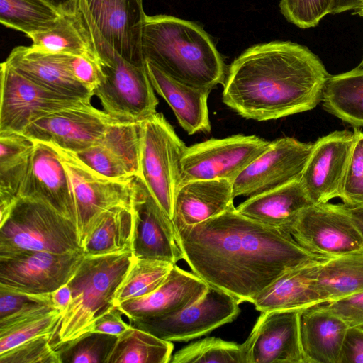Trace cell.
<instances>
[{
  "label": "cell",
  "mask_w": 363,
  "mask_h": 363,
  "mask_svg": "<svg viewBox=\"0 0 363 363\" xmlns=\"http://www.w3.org/2000/svg\"><path fill=\"white\" fill-rule=\"evenodd\" d=\"M145 66L154 90L167 102L181 127L189 135L209 133L208 97L211 91L177 81L147 60Z\"/></svg>",
  "instance_id": "cell-26"
},
{
  "label": "cell",
  "mask_w": 363,
  "mask_h": 363,
  "mask_svg": "<svg viewBox=\"0 0 363 363\" xmlns=\"http://www.w3.org/2000/svg\"><path fill=\"white\" fill-rule=\"evenodd\" d=\"M133 252L140 259L176 264L184 259L173 221L149 192L140 177L135 178Z\"/></svg>",
  "instance_id": "cell-17"
},
{
  "label": "cell",
  "mask_w": 363,
  "mask_h": 363,
  "mask_svg": "<svg viewBox=\"0 0 363 363\" xmlns=\"http://www.w3.org/2000/svg\"><path fill=\"white\" fill-rule=\"evenodd\" d=\"M184 259L194 274L239 303L255 298L285 272L325 260L283 230L250 219L234 206L177 232Z\"/></svg>",
  "instance_id": "cell-1"
},
{
  "label": "cell",
  "mask_w": 363,
  "mask_h": 363,
  "mask_svg": "<svg viewBox=\"0 0 363 363\" xmlns=\"http://www.w3.org/2000/svg\"><path fill=\"white\" fill-rule=\"evenodd\" d=\"M233 184L227 179H195L176 193L172 221L177 233L234 207Z\"/></svg>",
  "instance_id": "cell-23"
},
{
  "label": "cell",
  "mask_w": 363,
  "mask_h": 363,
  "mask_svg": "<svg viewBox=\"0 0 363 363\" xmlns=\"http://www.w3.org/2000/svg\"><path fill=\"white\" fill-rule=\"evenodd\" d=\"M115 121L91 102L66 108L30 124L23 132L33 142H41L74 153L96 144Z\"/></svg>",
  "instance_id": "cell-15"
},
{
  "label": "cell",
  "mask_w": 363,
  "mask_h": 363,
  "mask_svg": "<svg viewBox=\"0 0 363 363\" xmlns=\"http://www.w3.org/2000/svg\"><path fill=\"white\" fill-rule=\"evenodd\" d=\"M18 196L43 202L77 225L70 181L58 152L50 144L34 142Z\"/></svg>",
  "instance_id": "cell-19"
},
{
  "label": "cell",
  "mask_w": 363,
  "mask_h": 363,
  "mask_svg": "<svg viewBox=\"0 0 363 363\" xmlns=\"http://www.w3.org/2000/svg\"><path fill=\"white\" fill-rule=\"evenodd\" d=\"M141 48L147 60L170 77L211 91L223 84L226 66L208 35L197 24L168 15L146 16Z\"/></svg>",
  "instance_id": "cell-3"
},
{
  "label": "cell",
  "mask_w": 363,
  "mask_h": 363,
  "mask_svg": "<svg viewBox=\"0 0 363 363\" xmlns=\"http://www.w3.org/2000/svg\"><path fill=\"white\" fill-rule=\"evenodd\" d=\"M35 50L86 56L98 60L80 10L75 16H61L51 29L29 37Z\"/></svg>",
  "instance_id": "cell-32"
},
{
  "label": "cell",
  "mask_w": 363,
  "mask_h": 363,
  "mask_svg": "<svg viewBox=\"0 0 363 363\" xmlns=\"http://www.w3.org/2000/svg\"><path fill=\"white\" fill-rule=\"evenodd\" d=\"M69 55L43 52L31 47L14 48L5 62L32 82L65 95L91 101L92 92L73 75Z\"/></svg>",
  "instance_id": "cell-22"
},
{
  "label": "cell",
  "mask_w": 363,
  "mask_h": 363,
  "mask_svg": "<svg viewBox=\"0 0 363 363\" xmlns=\"http://www.w3.org/2000/svg\"><path fill=\"white\" fill-rule=\"evenodd\" d=\"M55 310L51 293L30 294L0 288V333Z\"/></svg>",
  "instance_id": "cell-37"
},
{
  "label": "cell",
  "mask_w": 363,
  "mask_h": 363,
  "mask_svg": "<svg viewBox=\"0 0 363 363\" xmlns=\"http://www.w3.org/2000/svg\"><path fill=\"white\" fill-rule=\"evenodd\" d=\"M62 312L55 310L0 333V354L39 336L53 335Z\"/></svg>",
  "instance_id": "cell-40"
},
{
  "label": "cell",
  "mask_w": 363,
  "mask_h": 363,
  "mask_svg": "<svg viewBox=\"0 0 363 363\" xmlns=\"http://www.w3.org/2000/svg\"><path fill=\"white\" fill-rule=\"evenodd\" d=\"M116 340V335L87 332L53 347L60 363H106Z\"/></svg>",
  "instance_id": "cell-39"
},
{
  "label": "cell",
  "mask_w": 363,
  "mask_h": 363,
  "mask_svg": "<svg viewBox=\"0 0 363 363\" xmlns=\"http://www.w3.org/2000/svg\"><path fill=\"white\" fill-rule=\"evenodd\" d=\"M334 0H280L281 13L301 28L316 26L330 13Z\"/></svg>",
  "instance_id": "cell-42"
},
{
  "label": "cell",
  "mask_w": 363,
  "mask_h": 363,
  "mask_svg": "<svg viewBox=\"0 0 363 363\" xmlns=\"http://www.w3.org/2000/svg\"><path fill=\"white\" fill-rule=\"evenodd\" d=\"M173 350L172 342L130 324L117 336L106 363H169Z\"/></svg>",
  "instance_id": "cell-33"
},
{
  "label": "cell",
  "mask_w": 363,
  "mask_h": 363,
  "mask_svg": "<svg viewBox=\"0 0 363 363\" xmlns=\"http://www.w3.org/2000/svg\"><path fill=\"white\" fill-rule=\"evenodd\" d=\"M104 154L133 177L140 172V123L113 121L97 142Z\"/></svg>",
  "instance_id": "cell-35"
},
{
  "label": "cell",
  "mask_w": 363,
  "mask_h": 363,
  "mask_svg": "<svg viewBox=\"0 0 363 363\" xmlns=\"http://www.w3.org/2000/svg\"><path fill=\"white\" fill-rule=\"evenodd\" d=\"M69 64L77 80L93 94L103 77L98 60L86 56L71 55Z\"/></svg>",
  "instance_id": "cell-45"
},
{
  "label": "cell",
  "mask_w": 363,
  "mask_h": 363,
  "mask_svg": "<svg viewBox=\"0 0 363 363\" xmlns=\"http://www.w3.org/2000/svg\"><path fill=\"white\" fill-rule=\"evenodd\" d=\"M348 325L320 305L299 310L298 329L303 363H340Z\"/></svg>",
  "instance_id": "cell-24"
},
{
  "label": "cell",
  "mask_w": 363,
  "mask_h": 363,
  "mask_svg": "<svg viewBox=\"0 0 363 363\" xmlns=\"http://www.w3.org/2000/svg\"><path fill=\"white\" fill-rule=\"evenodd\" d=\"M0 133H23L35 121L91 101L42 86L1 64Z\"/></svg>",
  "instance_id": "cell-10"
},
{
  "label": "cell",
  "mask_w": 363,
  "mask_h": 363,
  "mask_svg": "<svg viewBox=\"0 0 363 363\" xmlns=\"http://www.w3.org/2000/svg\"><path fill=\"white\" fill-rule=\"evenodd\" d=\"M51 298L55 308L65 312L72 301V291L67 283L52 291Z\"/></svg>",
  "instance_id": "cell-48"
},
{
  "label": "cell",
  "mask_w": 363,
  "mask_h": 363,
  "mask_svg": "<svg viewBox=\"0 0 363 363\" xmlns=\"http://www.w3.org/2000/svg\"><path fill=\"white\" fill-rule=\"evenodd\" d=\"M208 284L195 274L174 265L164 283L150 294L116 307L129 321L168 315L199 300Z\"/></svg>",
  "instance_id": "cell-21"
},
{
  "label": "cell",
  "mask_w": 363,
  "mask_h": 363,
  "mask_svg": "<svg viewBox=\"0 0 363 363\" xmlns=\"http://www.w3.org/2000/svg\"><path fill=\"white\" fill-rule=\"evenodd\" d=\"M84 21L103 75L93 94L104 111L116 121L134 123L156 113L158 100L145 66L122 58L104 40L91 17L86 16Z\"/></svg>",
  "instance_id": "cell-5"
},
{
  "label": "cell",
  "mask_w": 363,
  "mask_h": 363,
  "mask_svg": "<svg viewBox=\"0 0 363 363\" xmlns=\"http://www.w3.org/2000/svg\"><path fill=\"white\" fill-rule=\"evenodd\" d=\"M270 143L256 135L238 134L187 147L182 158L180 185L195 179H227L233 184Z\"/></svg>",
  "instance_id": "cell-11"
},
{
  "label": "cell",
  "mask_w": 363,
  "mask_h": 363,
  "mask_svg": "<svg viewBox=\"0 0 363 363\" xmlns=\"http://www.w3.org/2000/svg\"><path fill=\"white\" fill-rule=\"evenodd\" d=\"M323 261L312 260L285 272L255 298V309L261 313L301 310L323 303L315 286Z\"/></svg>",
  "instance_id": "cell-25"
},
{
  "label": "cell",
  "mask_w": 363,
  "mask_h": 363,
  "mask_svg": "<svg viewBox=\"0 0 363 363\" xmlns=\"http://www.w3.org/2000/svg\"><path fill=\"white\" fill-rule=\"evenodd\" d=\"M140 178L172 220L174 202L181 184L182 158L187 146L162 113L140 123Z\"/></svg>",
  "instance_id": "cell-7"
},
{
  "label": "cell",
  "mask_w": 363,
  "mask_h": 363,
  "mask_svg": "<svg viewBox=\"0 0 363 363\" xmlns=\"http://www.w3.org/2000/svg\"><path fill=\"white\" fill-rule=\"evenodd\" d=\"M329 77L308 48L290 41L250 47L231 64L223 101L247 119L266 121L313 109Z\"/></svg>",
  "instance_id": "cell-2"
},
{
  "label": "cell",
  "mask_w": 363,
  "mask_h": 363,
  "mask_svg": "<svg viewBox=\"0 0 363 363\" xmlns=\"http://www.w3.org/2000/svg\"><path fill=\"white\" fill-rule=\"evenodd\" d=\"M363 4V0H334L331 14L356 10Z\"/></svg>",
  "instance_id": "cell-50"
},
{
  "label": "cell",
  "mask_w": 363,
  "mask_h": 363,
  "mask_svg": "<svg viewBox=\"0 0 363 363\" xmlns=\"http://www.w3.org/2000/svg\"><path fill=\"white\" fill-rule=\"evenodd\" d=\"M340 363H363V327L348 328Z\"/></svg>",
  "instance_id": "cell-46"
},
{
  "label": "cell",
  "mask_w": 363,
  "mask_h": 363,
  "mask_svg": "<svg viewBox=\"0 0 363 363\" xmlns=\"http://www.w3.org/2000/svg\"><path fill=\"white\" fill-rule=\"evenodd\" d=\"M52 335L37 337L0 354V363H60Z\"/></svg>",
  "instance_id": "cell-43"
},
{
  "label": "cell",
  "mask_w": 363,
  "mask_h": 363,
  "mask_svg": "<svg viewBox=\"0 0 363 363\" xmlns=\"http://www.w3.org/2000/svg\"><path fill=\"white\" fill-rule=\"evenodd\" d=\"M62 16L77 15L81 6L82 0H43Z\"/></svg>",
  "instance_id": "cell-49"
},
{
  "label": "cell",
  "mask_w": 363,
  "mask_h": 363,
  "mask_svg": "<svg viewBox=\"0 0 363 363\" xmlns=\"http://www.w3.org/2000/svg\"><path fill=\"white\" fill-rule=\"evenodd\" d=\"M363 5V4H362Z\"/></svg>",
  "instance_id": "cell-54"
},
{
  "label": "cell",
  "mask_w": 363,
  "mask_h": 363,
  "mask_svg": "<svg viewBox=\"0 0 363 363\" xmlns=\"http://www.w3.org/2000/svg\"><path fill=\"white\" fill-rule=\"evenodd\" d=\"M313 147L290 137L271 142L233 181V197H252L300 179Z\"/></svg>",
  "instance_id": "cell-14"
},
{
  "label": "cell",
  "mask_w": 363,
  "mask_h": 363,
  "mask_svg": "<svg viewBox=\"0 0 363 363\" xmlns=\"http://www.w3.org/2000/svg\"><path fill=\"white\" fill-rule=\"evenodd\" d=\"M298 312H262L243 342L247 363H303Z\"/></svg>",
  "instance_id": "cell-20"
},
{
  "label": "cell",
  "mask_w": 363,
  "mask_h": 363,
  "mask_svg": "<svg viewBox=\"0 0 363 363\" xmlns=\"http://www.w3.org/2000/svg\"><path fill=\"white\" fill-rule=\"evenodd\" d=\"M312 205L300 179H298L249 197L236 209L250 219L289 233L300 214Z\"/></svg>",
  "instance_id": "cell-27"
},
{
  "label": "cell",
  "mask_w": 363,
  "mask_h": 363,
  "mask_svg": "<svg viewBox=\"0 0 363 363\" xmlns=\"http://www.w3.org/2000/svg\"><path fill=\"white\" fill-rule=\"evenodd\" d=\"M322 101L327 112L354 128L363 126V69L329 75Z\"/></svg>",
  "instance_id": "cell-31"
},
{
  "label": "cell",
  "mask_w": 363,
  "mask_h": 363,
  "mask_svg": "<svg viewBox=\"0 0 363 363\" xmlns=\"http://www.w3.org/2000/svg\"><path fill=\"white\" fill-rule=\"evenodd\" d=\"M61 15L43 0H0V22L27 36L53 28Z\"/></svg>",
  "instance_id": "cell-34"
},
{
  "label": "cell",
  "mask_w": 363,
  "mask_h": 363,
  "mask_svg": "<svg viewBox=\"0 0 363 363\" xmlns=\"http://www.w3.org/2000/svg\"><path fill=\"white\" fill-rule=\"evenodd\" d=\"M346 209L357 229L363 238V206L348 207Z\"/></svg>",
  "instance_id": "cell-51"
},
{
  "label": "cell",
  "mask_w": 363,
  "mask_h": 363,
  "mask_svg": "<svg viewBox=\"0 0 363 363\" xmlns=\"http://www.w3.org/2000/svg\"><path fill=\"white\" fill-rule=\"evenodd\" d=\"M53 147L70 181L77 212L79 242L82 247L101 213L115 206L132 208L135 177L127 180L106 177L83 163L74 153Z\"/></svg>",
  "instance_id": "cell-8"
},
{
  "label": "cell",
  "mask_w": 363,
  "mask_h": 363,
  "mask_svg": "<svg viewBox=\"0 0 363 363\" xmlns=\"http://www.w3.org/2000/svg\"><path fill=\"white\" fill-rule=\"evenodd\" d=\"M135 257L133 251L84 256L67 282L72 301L52 335V347L88 332L97 319L115 307V294Z\"/></svg>",
  "instance_id": "cell-4"
},
{
  "label": "cell",
  "mask_w": 363,
  "mask_h": 363,
  "mask_svg": "<svg viewBox=\"0 0 363 363\" xmlns=\"http://www.w3.org/2000/svg\"><path fill=\"white\" fill-rule=\"evenodd\" d=\"M29 251L82 252L77 225L47 204L19 197L0 224V257Z\"/></svg>",
  "instance_id": "cell-6"
},
{
  "label": "cell",
  "mask_w": 363,
  "mask_h": 363,
  "mask_svg": "<svg viewBox=\"0 0 363 363\" xmlns=\"http://www.w3.org/2000/svg\"><path fill=\"white\" fill-rule=\"evenodd\" d=\"M134 213L132 208L115 206L100 214L84 245V256L133 251Z\"/></svg>",
  "instance_id": "cell-29"
},
{
  "label": "cell",
  "mask_w": 363,
  "mask_h": 363,
  "mask_svg": "<svg viewBox=\"0 0 363 363\" xmlns=\"http://www.w3.org/2000/svg\"><path fill=\"white\" fill-rule=\"evenodd\" d=\"M84 255L29 251L0 257V288L30 294H50L72 277Z\"/></svg>",
  "instance_id": "cell-13"
},
{
  "label": "cell",
  "mask_w": 363,
  "mask_h": 363,
  "mask_svg": "<svg viewBox=\"0 0 363 363\" xmlns=\"http://www.w3.org/2000/svg\"><path fill=\"white\" fill-rule=\"evenodd\" d=\"M104 40L124 60L145 65L141 48L146 18L143 0H83Z\"/></svg>",
  "instance_id": "cell-18"
},
{
  "label": "cell",
  "mask_w": 363,
  "mask_h": 363,
  "mask_svg": "<svg viewBox=\"0 0 363 363\" xmlns=\"http://www.w3.org/2000/svg\"><path fill=\"white\" fill-rule=\"evenodd\" d=\"M174 264L163 260L135 257L115 294L114 306L155 291L164 283Z\"/></svg>",
  "instance_id": "cell-36"
},
{
  "label": "cell",
  "mask_w": 363,
  "mask_h": 363,
  "mask_svg": "<svg viewBox=\"0 0 363 363\" xmlns=\"http://www.w3.org/2000/svg\"><path fill=\"white\" fill-rule=\"evenodd\" d=\"M247 363L242 344L208 337L178 350L169 363Z\"/></svg>",
  "instance_id": "cell-38"
},
{
  "label": "cell",
  "mask_w": 363,
  "mask_h": 363,
  "mask_svg": "<svg viewBox=\"0 0 363 363\" xmlns=\"http://www.w3.org/2000/svg\"><path fill=\"white\" fill-rule=\"evenodd\" d=\"M316 289L323 303L363 291V247L320 264Z\"/></svg>",
  "instance_id": "cell-30"
},
{
  "label": "cell",
  "mask_w": 363,
  "mask_h": 363,
  "mask_svg": "<svg viewBox=\"0 0 363 363\" xmlns=\"http://www.w3.org/2000/svg\"><path fill=\"white\" fill-rule=\"evenodd\" d=\"M122 315L116 307H113L97 319L88 332L101 333L118 336L130 325V323L127 324L123 320Z\"/></svg>",
  "instance_id": "cell-47"
},
{
  "label": "cell",
  "mask_w": 363,
  "mask_h": 363,
  "mask_svg": "<svg viewBox=\"0 0 363 363\" xmlns=\"http://www.w3.org/2000/svg\"><path fill=\"white\" fill-rule=\"evenodd\" d=\"M355 140L347 130L333 131L318 138L300 178L313 204L340 198Z\"/></svg>",
  "instance_id": "cell-16"
},
{
  "label": "cell",
  "mask_w": 363,
  "mask_h": 363,
  "mask_svg": "<svg viewBox=\"0 0 363 363\" xmlns=\"http://www.w3.org/2000/svg\"><path fill=\"white\" fill-rule=\"evenodd\" d=\"M357 67L363 69V59H362V60L361 61V62L359 63V65H358Z\"/></svg>",
  "instance_id": "cell-53"
},
{
  "label": "cell",
  "mask_w": 363,
  "mask_h": 363,
  "mask_svg": "<svg viewBox=\"0 0 363 363\" xmlns=\"http://www.w3.org/2000/svg\"><path fill=\"white\" fill-rule=\"evenodd\" d=\"M34 142L21 133H0V224L19 199Z\"/></svg>",
  "instance_id": "cell-28"
},
{
  "label": "cell",
  "mask_w": 363,
  "mask_h": 363,
  "mask_svg": "<svg viewBox=\"0 0 363 363\" xmlns=\"http://www.w3.org/2000/svg\"><path fill=\"white\" fill-rule=\"evenodd\" d=\"M342 319L348 327H363V291L320 304Z\"/></svg>",
  "instance_id": "cell-44"
},
{
  "label": "cell",
  "mask_w": 363,
  "mask_h": 363,
  "mask_svg": "<svg viewBox=\"0 0 363 363\" xmlns=\"http://www.w3.org/2000/svg\"><path fill=\"white\" fill-rule=\"evenodd\" d=\"M355 140L340 195L348 207L363 206V132L354 128Z\"/></svg>",
  "instance_id": "cell-41"
},
{
  "label": "cell",
  "mask_w": 363,
  "mask_h": 363,
  "mask_svg": "<svg viewBox=\"0 0 363 363\" xmlns=\"http://www.w3.org/2000/svg\"><path fill=\"white\" fill-rule=\"evenodd\" d=\"M238 301L211 285L194 303L171 315L129 321L133 327L170 342H187L234 320Z\"/></svg>",
  "instance_id": "cell-9"
},
{
  "label": "cell",
  "mask_w": 363,
  "mask_h": 363,
  "mask_svg": "<svg viewBox=\"0 0 363 363\" xmlns=\"http://www.w3.org/2000/svg\"><path fill=\"white\" fill-rule=\"evenodd\" d=\"M354 11L355 12L354 13V14H357L363 17V5Z\"/></svg>",
  "instance_id": "cell-52"
},
{
  "label": "cell",
  "mask_w": 363,
  "mask_h": 363,
  "mask_svg": "<svg viewBox=\"0 0 363 363\" xmlns=\"http://www.w3.org/2000/svg\"><path fill=\"white\" fill-rule=\"evenodd\" d=\"M289 233L309 252L328 259L363 247V238L344 204H313L306 208Z\"/></svg>",
  "instance_id": "cell-12"
}]
</instances>
